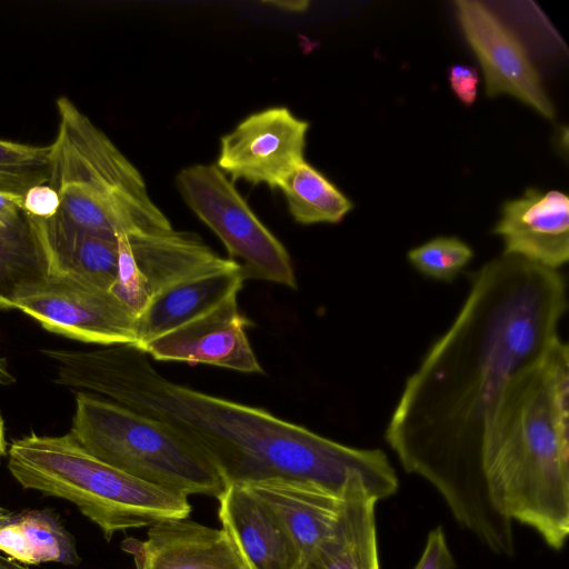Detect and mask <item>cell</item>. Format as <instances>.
<instances>
[{
    "label": "cell",
    "mask_w": 569,
    "mask_h": 569,
    "mask_svg": "<svg viewBox=\"0 0 569 569\" xmlns=\"http://www.w3.org/2000/svg\"><path fill=\"white\" fill-rule=\"evenodd\" d=\"M568 309L559 270L501 254L470 274L456 319L407 378L385 438L408 473L441 495L458 523L513 556V527L491 502L485 450L502 390L560 338Z\"/></svg>",
    "instance_id": "6da1fadb"
},
{
    "label": "cell",
    "mask_w": 569,
    "mask_h": 569,
    "mask_svg": "<svg viewBox=\"0 0 569 569\" xmlns=\"http://www.w3.org/2000/svg\"><path fill=\"white\" fill-rule=\"evenodd\" d=\"M56 382L108 397L173 428L219 470L226 486L287 479L343 495L361 479L379 501L399 487L380 449L349 447L271 412L170 381L130 346L53 350Z\"/></svg>",
    "instance_id": "7a4b0ae2"
},
{
    "label": "cell",
    "mask_w": 569,
    "mask_h": 569,
    "mask_svg": "<svg viewBox=\"0 0 569 569\" xmlns=\"http://www.w3.org/2000/svg\"><path fill=\"white\" fill-rule=\"evenodd\" d=\"M569 349L555 340L506 385L485 450L493 508L533 529L552 549L569 535Z\"/></svg>",
    "instance_id": "3957f363"
},
{
    "label": "cell",
    "mask_w": 569,
    "mask_h": 569,
    "mask_svg": "<svg viewBox=\"0 0 569 569\" xmlns=\"http://www.w3.org/2000/svg\"><path fill=\"white\" fill-rule=\"evenodd\" d=\"M8 469L24 489L76 505L110 541L117 531L188 518V497L134 478L87 452L70 433L11 442Z\"/></svg>",
    "instance_id": "277c9868"
},
{
    "label": "cell",
    "mask_w": 569,
    "mask_h": 569,
    "mask_svg": "<svg viewBox=\"0 0 569 569\" xmlns=\"http://www.w3.org/2000/svg\"><path fill=\"white\" fill-rule=\"evenodd\" d=\"M69 433L99 460L162 489L218 499L227 488L216 466L187 438L110 399L78 392Z\"/></svg>",
    "instance_id": "5b68a950"
},
{
    "label": "cell",
    "mask_w": 569,
    "mask_h": 569,
    "mask_svg": "<svg viewBox=\"0 0 569 569\" xmlns=\"http://www.w3.org/2000/svg\"><path fill=\"white\" fill-rule=\"evenodd\" d=\"M176 187L187 206L222 241L246 280H264L297 288L291 258L258 219L233 181L216 164L180 170Z\"/></svg>",
    "instance_id": "8992f818"
},
{
    "label": "cell",
    "mask_w": 569,
    "mask_h": 569,
    "mask_svg": "<svg viewBox=\"0 0 569 569\" xmlns=\"http://www.w3.org/2000/svg\"><path fill=\"white\" fill-rule=\"evenodd\" d=\"M59 194L58 214L100 237L118 240L172 229L148 193L119 168L73 154L52 159L48 182Z\"/></svg>",
    "instance_id": "52a82bcc"
},
{
    "label": "cell",
    "mask_w": 569,
    "mask_h": 569,
    "mask_svg": "<svg viewBox=\"0 0 569 569\" xmlns=\"http://www.w3.org/2000/svg\"><path fill=\"white\" fill-rule=\"evenodd\" d=\"M19 309L44 329L102 346H137V315L110 290L83 279L47 273L16 298Z\"/></svg>",
    "instance_id": "ba28073f"
},
{
    "label": "cell",
    "mask_w": 569,
    "mask_h": 569,
    "mask_svg": "<svg viewBox=\"0 0 569 569\" xmlns=\"http://www.w3.org/2000/svg\"><path fill=\"white\" fill-rule=\"evenodd\" d=\"M118 273L110 291L137 316L163 289L220 258L198 234L173 228L118 239Z\"/></svg>",
    "instance_id": "9c48e42d"
},
{
    "label": "cell",
    "mask_w": 569,
    "mask_h": 569,
    "mask_svg": "<svg viewBox=\"0 0 569 569\" xmlns=\"http://www.w3.org/2000/svg\"><path fill=\"white\" fill-rule=\"evenodd\" d=\"M309 123L286 107H272L243 119L221 137L217 167L236 180L279 188L305 161Z\"/></svg>",
    "instance_id": "30bf717a"
},
{
    "label": "cell",
    "mask_w": 569,
    "mask_h": 569,
    "mask_svg": "<svg viewBox=\"0 0 569 569\" xmlns=\"http://www.w3.org/2000/svg\"><path fill=\"white\" fill-rule=\"evenodd\" d=\"M466 41L477 57L490 98L509 94L552 120L555 107L516 34L483 3L455 1Z\"/></svg>",
    "instance_id": "8fae6325"
},
{
    "label": "cell",
    "mask_w": 569,
    "mask_h": 569,
    "mask_svg": "<svg viewBox=\"0 0 569 569\" xmlns=\"http://www.w3.org/2000/svg\"><path fill=\"white\" fill-rule=\"evenodd\" d=\"M233 295L200 317L147 342L139 350L158 361L207 363L244 373L263 370L250 346L251 322Z\"/></svg>",
    "instance_id": "7c38bea8"
},
{
    "label": "cell",
    "mask_w": 569,
    "mask_h": 569,
    "mask_svg": "<svg viewBox=\"0 0 569 569\" xmlns=\"http://www.w3.org/2000/svg\"><path fill=\"white\" fill-rule=\"evenodd\" d=\"M493 232L503 241L502 254L559 270L569 259V199L529 188L505 202Z\"/></svg>",
    "instance_id": "4fadbf2b"
},
{
    "label": "cell",
    "mask_w": 569,
    "mask_h": 569,
    "mask_svg": "<svg viewBox=\"0 0 569 569\" xmlns=\"http://www.w3.org/2000/svg\"><path fill=\"white\" fill-rule=\"evenodd\" d=\"M121 547L137 569H250L224 529L187 518L150 526L146 540L127 538Z\"/></svg>",
    "instance_id": "5bb4252c"
},
{
    "label": "cell",
    "mask_w": 569,
    "mask_h": 569,
    "mask_svg": "<svg viewBox=\"0 0 569 569\" xmlns=\"http://www.w3.org/2000/svg\"><path fill=\"white\" fill-rule=\"evenodd\" d=\"M244 282L241 266L220 257L159 292L137 316V349L208 312L238 295Z\"/></svg>",
    "instance_id": "9a60e30c"
},
{
    "label": "cell",
    "mask_w": 569,
    "mask_h": 569,
    "mask_svg": "<svg viewBox=\"0 0 569 569\" xmlns=\"http://www.w3.org/2000/svg\"><path fill=\"white\" fill-rule=\"evenodd\" d=\"M219 519L250 569H301V553L273 511L246 487L219 496Z\"/></svg>",
    "instance_id": "2e32d148"
},
{
    "label": "cell",
    "mask_w": 569,
    "mask_h": 569,
    "mask_svg": "<svg viewBox=\"0 0 569 569\" xmlns=\"http://www.w3.org/2000/svg\"><path fill=\"white\" fill-rule=\"evenodd\" d=\"M243 487L279 518L299 549L303 566L318 546L336 532L343 509V495L287 479L264 480Z\"/></svg>",
    "instance_id": "e0dca14e"
},
{
    "label": "cell",
    "mask_w": 569,
    "mask_h": 569,
    "mask_svg": "<svg viewBox=\"0 0 569 569\" xmlns=\"http://www.w3.org/2000/svg\"><path fill=\"white\" fill-rule=\"evenodd\" d=\"M29 217L44 254L47 273L71 276L111 289L118 273V240L91 233L58 213L46 219Z\"/></svg>",
    "instance_id": "ac0fdd59"
},
{
    "label": "cell",
    "mask_w": 569,
    "mask_h": 569,
    "mask_svg": "<svg viewBox=\"0 0 569 569\" xmlns=\"http://www.w3.org/2000/svg\"><path fill=\"white\" fill-rule=\"evenodd\" d=\"M343 497L336 532L307 562L319 569H380L375 517L378 500L361 479L353 480Z\"/></svg>",
    "instance_id": "d6986e66"
},
{
    "label": "cell",
    "mask_w": 569,
    "mask_h": 569,
    "mask_svg": "<svg viewBox=\"0 0 569 569\" xmlns=\"http://www.w3.org/2000/svg\"><path fill=\"white\" fill-rule=\"evenodd\" d=\"M0 551L23 565H78L74 537L51 509H29L0 523Z\"/></svg>",
    "instance_id": "ffe728a7"
},
{
    "label": "cell",
    "mask_w": 569,
    "mask_h": 569,
    "mask_svg": "<svg viewBox=\"0 0 569 569\" xmlns=\"http://www.w3.org/2000/svg\"><path fill=\"white\" fill-rule=\"evenodd\" d=\"M46 276L41 244L23 210L17 220L0 229V309H14L19 292Z\"/></svg>",
    "instance_id": "44dd1931"
},
{
    "label": "cell",
    "mask_w": 569,
    "mask_h": 569,
    "mask_svg": "<svg viewBox=\"0 0 569 569\" xmlns=\"http://www.w3.org/2000/svg\"><path fill=\"white\" fill-rule=\"evenodd\" d=\"M292 218L301 224L339 223L353 203L306 160L280 183Z\"/></svg>",
    "instance_id": "7402d4cb"
},
{
    "label": "cell",
    "mask_w": 569,
    "mask_h": 569,
    "mask_svg": "<svg viewBox=\"0 0 569 569\" xmlns=\"http://www.w3.org/2000/svg\"><path fill=\"white\" fill-rule=\"evenodd\" d=\"M51 177V146L36 147L0 140V191L23 199Z\"/></svg>",
    "instance_id": "603a6c76"
},
{
    "label": "cell",
    "mask_w": 569,
    "mask_h": 569,
    "mask_svg": "<svg viewBox=\"0 0 569 569\" xmlns=\"http://www.w3.org/2000/svg\"><path fill=\"white\" fill-rule=\"evenodd\" d=\"M409 262L426 277L453 280L473 257L465 241L456 237H436L408 251Z\"/></svg>",
    "instance_id": "cb8c5ba5"
},
{
    "label": "cell",
    "mask_w": 569,
    "mask_h": 569,
    "mask_svg": "<svg viewBox=\"0 0 569 569\" xmlns=\"http://www.w3.org/2000/svg\"><path fill=\"white\" fill-rule=\"evenodd\" d=\"M415 569H456L453 557L440 526L429 532L426 547Z\"/></svg>",
    "instance_id": "d4e9b609"
},
{
    "label": "cell",
    "mask_w": 569,
    "mask_h": 569,
    "mask_svg": "<svg viewBox=\"0 0 569 569\" xmlns=\"http://www.w3.org/2000/svg\"><path fill=\"white\" fill-rule=\"evenodd\" d=\"M59 207V194L48 183L30 188L22 199L23 210L36 218H50L58 212Z\"/></svg>",
    "instance_id": "484cf974"
},
{
    "label": "cell",
    "mask_w": 569,
    "mask_h": 569,
    "mask_svg": "<svg viewBox=\"0 0 569 569\" xmlns=\"http://www.w3.org/2000/svg\"><path fill=\"white\" fill-rule=\"evenodd\" d=\"M449 83L457 98L466 106H471L478 93L479 74L468 64L457 63L449 69Z\"/></svg>",
    "instance_id": "4316f807"
},
{
    "label": "cell",
    "mask_w": 569,
    "mask_h": 569,
    "mask_svg": "<svg viewBox=\"0 0 569 569\" xmlns=\"http://www.w3.org/2000/svg\"><path fill=\"white\" fill-rule=\"evenodd\" d=\"M22 212V198L0 191V229L11 224Z\"/></svg>",
    "instance_id": "83f0119b"
},
{
    "label": "cell",
    "mask_w": 569,
    "mask_h": 569,
    "mask_svg": "<svg viewBox=\"0 0 569 569\" xmlns=\"http://www.w3.org/2000/svg\"><path fill=\"white\" fill-rule=\"evenodd\" d=\"M269 3H272L279 7L280 9L295 12L305 11L309 6L308 1H272Z\"/></svg>",
    "instance_id": "f1b7e54d"
},
{
    "label": "cell",
    "mask_w": 569,
    "mask_h": 569,
    "mask_svg": "<svg viewBox=\"0 0 569 569\" xmlns=\"http://www.w3.org/2000/svg\"><path fill=\"white\" fill-rule=\"evenodd\" d=\"M0 569H29L27 566L13 561L12 559L0 555Z\"/></svg>",
    "instance_id": "f546056e"
},
{
    "label": "cell",
    "mask_w": 569,
    "mask_h": 569,
    "mask_svg": "<svg viewBox=\"0 0 569 569\" xmlns=\"http://www.w3.org/2000/svg\"><path fill=\"white\" fill-rule=\"evenodd\" d=\"M13 381L12 375L8 371L4 362L0 358V385H9Z\"/></svg>",
    "instance_id": "4dcf8cb0"
},
{
    "label": "cell",
    "mask_w": 569,
    "mask_h": 569,
    "mask_svg": "<svg viewBox=\"0 0 569 569\" xmlns=\"http://www.w3.org/2000/svg\"><path fill=\"white\" fill-rule=\"evenodd\" d=\"M7 453V442L4 438L3 419L0 413V460Z\"/></svg>",
    "instance_id": "1f68e13d"
},
{
    "label": "cell",
    "mask_w": 569,
    "mask_h": 569,
    "mask_svg": "<svg viewBox=\"0 0 569 569\" xmlns=\"http://www.w3.org/2000/svg\"><path fill=\"white\" fill-rule=\"evenodd\" d=\"M10 511L0 506V523L10 516Z\"/></svg>",
    "instance_id": "d6a6232c"
},
{
    "label": "cell",
    "mask_w": 569,
    "mask_h": 569,
    "mask_svg": "<svg viewBox=\"0 0 569 569\" xmlns=\"http://www.w3.org/2000/svg\"><path fill=\"white\" fill-rule=\"evenodd\" d=\"M301 569H319V568L312 562H307Z\"/></svg>",
    "instance_id": "836d02e7"
}]
</instances>
